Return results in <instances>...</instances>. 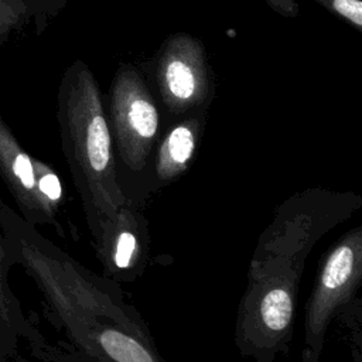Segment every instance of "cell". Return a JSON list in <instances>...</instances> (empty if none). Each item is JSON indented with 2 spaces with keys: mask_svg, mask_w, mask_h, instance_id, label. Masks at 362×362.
I'll return each mask as SVG.
<instances>
[{
  "mask_svg": "<svg viewBox=\"0 0 362 362\" xmlns=\"http://www.w3.org/2000/svg\"><path fill=\"white\" fill-rule=\"evenodd\" d=\"M11 266L14 264L0 230V359L6 362L17 348L20 338L28 332V322L8 284Z\"/></svg>",
  "mask_w": 362,
  "mask_h": 362,
  "instance_id": "obj_8",
  "label": "cell"
},
{
  "mask_svg": "<svg viewBox=\"0 0 362 362\" xmlns=\"http://www.w3.org/2000/svg\"><path fill=\"white\" fill-rule=\"evenodd\" d=\"M0 178L24 221L34 226H58L57 214L62 202V185L58 174L23 148L1 115Z\"/></svg>",
  "mask_w": 362,
  "mask_h": 362,
  "instance_id": "obj_5",
  "label": "cell"
},
{
  "mask_svg": "<svg viewBox=\"0 0 362 362\" xmlns=\"http://www.w3.org/2000/svg\"><path fill=\"white\" fill-rule=\"evenodd\" d=\"M107 90L105 102L113 143L122 161L141 171L160 133L157 98L140 66L130 62L119 65Z\"/></svg>",
  "mask_w": 362,
  "mask_h": 362,
  "instance_id": "obj_3",
  "label": "cell"
},
{
  "mask_svg": "<svg viewBox=\"0 0 362 362\" xmlns=\"http://www.w3.org/2000/svg\"><path fill=\"white\" fill-rule=\"evenodd\" d=\"M99 252L112 270L126 272L137 264L141 255V240L134 216L126 205L109 225L99 245Z\"/></svg>",
  "mask_w": 362,
  "mask_h": 362,
  "instance_id": "obj_9",
  "label": "cell"
},
{
  "mask_svg": "<svg viewBox=\"0 0 362 362\" xmlns=\"http://www.w3.org/2000/svg\"><path fill=\"white\" fill-rule=\"evenodd\" d=\"M362 279V229L349 230L325 255L305 308L304 362H315L337 310L351 300Z\"/></svg>",
  "mask_w": 362,
  "mask_h": 362,
  "instance_id": "obj_4",
  "label": "cell"
},
{
  "mask_svg": "<svg viewBox=\"0 0 362 362\" xmlns=\"http://www.w3.org/2000/svg\"><path fill=\"white\" fill-rule=\"evenodd\" d=\"M68 0H28L31 20L35 25V34H41L49 21L59 14V11L66 6Z\"/></svg>",
  "mask_w": 362,
  "mask_h": 362,
  "instance_id": "obj_12",
  "label": "cell"
},
{
  "mask_svg": "<svg viewBox=\"0 0 362 362\" xmlns=\"http://www.w3.org/2000/svg\"><path fill=\"white\" fill-rule=\"evenodd\" d=\"M143 66L140 69L168 116L206 112L215 96V78L199 38L187 33L168 35Z\"/></svg>",
  "mask_w": 362,
  "mask_h": 362,
  "instance_id": "obj_2",
  "label": "cell"
},
{
  "mask_svg": "<svg viewBox=\"0 0 362 362\" xmlns=\"http://www.w3.org/2000/svg\"><path fill=\"white\" fill-rule=\"evenodd\" d=\"M31 18L28 0H0V47Z\"/></svg>",
  "mask_w": 362,
  "mask_h": 362,
  "instance_id": "obj_10",
  "label": "cell"
},
{
  "mask_svg": "<svg viewBox=\"0 0 362 362\" xmlns=\"http://www.w3.org/2000/svg\"><path fill=\"white\" fill-rule=\"evenodd\" d=\"M0 362H6V361H3V359H0Z\"/></svg>",
  "mask_w": 362,
  "mask_h": 362,
  "instance_id": "obj_14",
  "label": "cell"
},
{
  "mask_svg": "<svg viewBox=\"0 0 362 362\" xmlns=\"http://www.w3.org/2000/svg\"><path fill=\"white\" fill-rule=\"evenodd\" d=\"M57 120L62 151L99 247L126 201L116 178L105 95L95 74L82 59H75L61 76Z\"/></svg>",
  "mask_w": 362,
  "mask_h": 362,
  "instance_id": "obj_1",
  "label": "cell"
},
{
  "mask_svg": "<svg viewBox=\"0 0 362 362\" xmlns=\"http://www.w3.org/2000/svg\"><path fill=\"white\" fill-rule=\"evenodd\" d=\"M297 276L260 274L240 308L239 334L252 346L279 345L291 331ZM247 345V346H249Z\"/></svg>",
  "mask_w": 362,
  "mask_h": 362,
  "instance_id": "obj_6",
  "label": "cell"
},
{
  "mask_svg": "<svg viewBox=\"0 0 362 362\" xmlns=\"http://www.w3.org/2000/svg\"><path fill=\"white\" fill-rule=\"evenodd\" d=\"M266 4L279 16L294 18L300 13V6L296 0H264Z\"/></svg>",
  "mask_w": 362,
  "mask_h": 362,
  "instance_id": "obj_13",
  "label": "cell"
},
{
  "mask_svg": "<svg viewBox=\"0 0 362 362\" xmlns=\"http://www.w3.org/2000/svg\"><path fill=\"white\" fill-rule=\"evenodd\" d=\"M337 18L362 33V0H314Z\"/></svg>",
  "mask_w": 362,
  "mask_h": 362,
  "instance_id": "obj_11",
  "label": "cell"
},
{
  "mask_svg": "<svg viewBox=\"0 0 362 362\" xmlns=\"http://www.w3.org/2000/svg\"><path fill=\"white\" fill-rule=\"evenodd\" d=\"M206 112H194L168 127L156 154V174L161 181H171L181 175L192 161L205 127Z\"/></svg>",
  "mask_w": 362,
  "mask_h": 362,
  "instance_id": "obj_7",
  "label": "cell"
}]
</instances>
